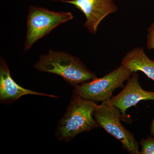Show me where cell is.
<instances>
[{
	"label": "cell",
	"instance_id": "obj_1",
	"mask_svg": "<svg viewBox=\"0 0 154 154\" xmlns=\"http://www.w3.org/2000/svg\"><path fill=\"white\" fill-rule=\"evenodd\" d=\"M97 106L96 102L74 94L57 127L55 136L57 139L68 142L80 134L99 127L94 116Z\"/></svg>",
	"mask_w": 154,
	"mask_h": 154
},
{
	"label": "cell",
	"instance_id": "obj_2",
	"mask_svg": "<svg viewBox=\"0 0 154 154\" xmlns=\"http://www.w3.org/2000/svg\"><path fill=\"white\" fill-rule=\"evenodd\" d=\"M34 67L39 71L58 75L74 87L97 78L78 58L62 51H50L41 56Z\"/></svg>",
	"mask_w": 154,
	"mask_h": 154
},
{
	"label": "cell",
	"instance_id": "obj_3",
	"mask_svg": "<svg viewBox=\"0 0 154 154\" xmlns=\"http://www.w3.org/2000/svg\"><path fill=\"white\" fill-rule=\"evenodd\" d=\"M132 73L121 65L101 78H96L75 87L74 94L95 102H103L112 97L113 91L124 87Z\"/></svg>",
	"mask_w": 154,
	"mask_h": 154
},
{
	"label": "cell",
	"instance_id": "obj_4",
	"mask_svg": "<svg viewBox=\"0 0 154 154\" xmlns=\"http://www.w3.org/2000/svg\"><path fill=\"white\" fill-rule=\"evenodd\" d=\"M73 19L70 12H55L42 8L30 6L28 12L25 51L38 39L46 36L59 25Z\"/></svg>",
	"mask_w": 154,
	"mask_h": 154
},
{
	"label": "cell",
	"instance_id": "obj_5",
	"mask_svg": "<svg viewBox=\"0 0 154 154\" xmlns=\"http://www.w3.org/2000/svg\"><path fill=\"white\" fill-rule=\"evenodd\" d=\"M94 116L99 126L121 142L122 147L131 154H140L139 143L134 134L121 122V113L117 107L103 102L98 105Z\"/></svg>",
	"mask_w": 154,
	"mask_h": 154
},
{
	"label": "cell",
	"instance_id": "obj_6",
	"mask_svg": "<svg viewBox=\"0 0 154 154\" xmlns=\"http://www.w3.org/2000/svg\"><path fill=\"white\" fill-rule=\"evenodd\" d=\"M143 100H154V92L143 89L139 82L138 73L136 72L133 73L120 93L105 102L119 109L122 120L126 122L129 121L126 113L127 109Z\"/></svg>",
	"mask_w": 154,
	"mask_h": 154
},
{
	"label": "cell",
	"instance_id": "obj_7",
	"mask_svg": "<svg viewBox=\"0 0 154 154\" xmlns=\"http://www.w3.org/2000/svg\"><path fill=\"white\" fill-rule=\"evenodd\" d=\"M73 5L85 14L87 19L84 27L92 34H95L103 19L118 8L113 0H54Z\"/></svg>",
	"mask_w": 154,
	"mask_h": 154
},
{
	"label": "cell",
	"instance_id": "obj_8",
	"mask_svg": "<svg viewBox=\"0 0 154 154\" xmlns=\"http://www.w3.org/2000/svg\"><path fill=\"white\" fill-rule=\"evenodd\" d=\"M34 95L57 98V96L38 93L25 89L19 85L13 80L10 70L2 58L0 60V102L5 104H12L13 102L26 95Z\"/></svg>",
	"mask_w": 154,
	"mask_h": 154
},
{
	"label": "cell",
	"instance_id": "obj_9",
	"mask_svg": "<svg viewBox=\"0 0 154 154\" xmlns=\"http://www.w3.org/2000/svg\"><path fill=\"white\" fill-rule=\"evenodd\" d=\"M121 65L131 72H142L154 81V60L150 59L142 48H137L128 53Z\"/></svg>",
	"mask_w": 154,
	"mask_h": 154
},
{
	"label": "cell",
	"instance_id": "obj_10",
	"mask_svg": "<svg viewBox=\"0 0 154 154\" xmlns=\"http://www.w3.org/2000/svg\"><path fill=\"white\" fill-rule=\"evenodd\" d=\"M140 145L142 149L140 154H154V137L148 136L146 138H142Z\"/></svg>",
	"mask_w": 154,
	"mask_h": 154
},
{
	"label": "cell",
	"instance_id": "obj_11",
	"mask_svg": "<svg viewBox=\"0 0 154 154\" xmlns=\"http://www.w3.org/2000/svg\"><path fill=\"white\" fill-rule=\"evenodd\" d=\"M147 47L149 50L154 49V23L148 29Z\"/></svg>",
	"mask_w": 154,
	"mask_h": 154
},
{
	"label": "cell",
	"instance_id": "obj_12",
	"mask_svg": "<svg viewBox=\"0 0 154 154\" xmlns=\"http://www.w3.org/2000/svg\"><path fill=\"white\" fill-rule=\"evenodd\" d=\"M150 131L151 135L154 137V119L150 126Z\"/></svg>",
	"mask_w": 154,
	"mask_h": 154
}]
</instances>
